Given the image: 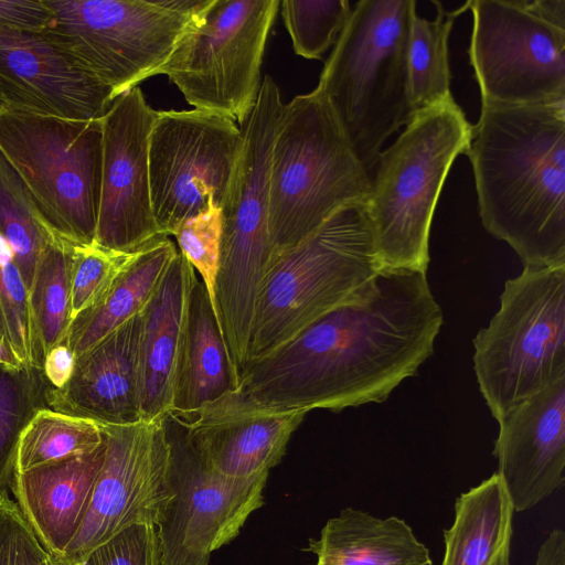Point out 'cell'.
Segmentation results:
<instances>
[{
	"label": "cell",
	"mask_w": 565,
	"mask_h": 565,
	"mask_svg": "<svg viewBox=\"0 0 565 565\" xmlns=\"http://www.w3.org/2000/svg\"><path fill=\"white\" fill-rule=\"evenodd\" d=\"M443 321L425 271L382 268L353 298L248 361L237 386L196 417L340 412L382 403L433 354Z\"/></svg>",
	"instance_id": "1"
},
{
	"label": "cell",
	"mask_w": 565,
	"mask_h": 565,
	"mask_svg": "<svg viewBox=\"0 0 565 565\" xmlns=\"http://www.w3.org/2000/svg\"><path fill=\"white\" fill-rule=\"evenodd\" d=\"M465 153L487 232L524 267L565 266V99L481 105Z\"/></svg>",
	"instance_id": "2"
},
{
	"label": "cell",
	"mask_w": 565,
	"mask_h": 565,
	"mask_svg": "<svg viewBox=\"0 0 565 565\" xmlns=\"http://www.w3.org/2000/svg\"><path fill=\"white\" fill-rule=\"evenodd\" d=\"M414 0H360L321 72L328 100L372 177L382 146L412 119L407 46Z\"/></svg>",
	"instance_id": "3"
},
{
	"label": "cell",
	"mask_w": 565,
	"mask_h": 565,
	"mask_svg": "<svg viewBox=\"0 0 565 565\" xmlns=\"http://www.w3.org/2000/svg\"><path fill=\"white\" fill-rule=\"evenodd\" d=\"M371 177L326 97L315 89L284 104L269 164L271 254L299 243L340 210L366 204Z\"/></svg>",
	"instance_id": "4"
},
{
	"label": "cell",
	"mask_w": 565,
	"mask_h": 565,
	"mask_svg": "<svg viewBox=\"0 0 565 565\" xmlns=\"http://www.w3.org/2000/svg\"><path fill=\"white\" fill-rule=\"evenodd\" d=\"M472 125L447 100L417 111L379 156L365 213L383 268L427 271L435 209L455 159L467 150Z\"/></svg>",
	"instance_id": "5"
},
{
	"label": "cell",
	"mask_w": 565,
	"mask_h": 565,
	"mask_svg": "<svg viewBox=\"0 0 565 565\" xmlns=\"http://www.w3.org/2000/svg\"><path fill=\"white\" fill-rule=\"evenodd\" d=\"M382 268L364 204L340 210L299 243L271 254L256 296L247 362L353 298Z\"/></svg>",
	"instance_id": "6"
},
{
	"label": "cell",
	"mask_w": 565,
	"mask_h": 565,
	"mask_svg": "<svg viewBox=\"0 0 565 565\" xmlns=\"http://www.w3.org/2000/svg\"><path fill=\"white\" fill-rule=\"evenodd\" d=\"M282 106L278 85L265 75L256 104L241 124L239 150L221 205L215 308L233 360L247 354L256 296L271 256L269 164Z\"/></svg>",
	"instance_id": "7"
},
{
	"label": "cell",
	"mask_w": 565,
	"mask_h": 565,
	"mask_svg": "<svg viewBox=\"0 0 565 565\" xmlns=\"http://www.w3.org/2000/svg\"><path fill=\"white\" fill-rule=\"evenodd\" d=\"M0 151L21 178L50 234L74 246L95 243L102 118L75 120L1 106Z\"/></svg>",
	"instance_id": "8"
},
{
	"label": "cell",
	"mask_w": 565,
	"mask_h": 565,
	"mask_svg": "<svg viewBox=\"0 0 565 565\" xmlns=\"http://www.w3.org/2000/svg\"><path fill=\"white\" fill-rule=\"evenodd\" d=\"M479 390L498 420L565 377V266L524 267L473 339Z\"/></svg>",
	"instance_id": "9"
},
{
	"label": "cell",
	"mask_w": 565,
	"mask_h": 565,
	"mask_svg": "<svg viewBox=\"0 0 565 565\" xmlns=\"http://www.w3.org/2000/svg\"><path fill=\"white\" fill-rule=\"evenodd\" d=\"M44 30L115 99L158 74L206 0H44Z\"/></svg>",
	"instance_id": "10"
},
{
	"label": "cell",
	"mask_w": 565,
	"mask_h": 565,
	"mask_svg": "<svg viewBox=\"0 0 565 565\" xmlns=\"http://www.w3.org/2000/svg\"><path fill=\"white\" fill-rule=\"evenodd\" d=\"M278 0H206L158 74L195 109L242 124L254 108ZM157 74V75H158Z\"/></svg>",
	"instance_id": "11"
},
{
	"label": "cell",
	"mask_w": 565,
	"mask_h": 565,
	"mask_svg": "<svg viewBox=\"0 0 565 565\" xmlns=\"http://www.w3.org/2000/svg\"><path fill=\"white\" fill-rule=\"evenodd\" d=\"M164 423L171 497L157 525L160 565H209L211 554L233 541L263 505L269 471L222 476L201 460L182 419L168 414Z\"/></svg>",
	"instance_id": "12"
},
{
	"label": "cell",
	"mask_w": 565,
	"mask_h": 565,
	"mask_svg": "<svg viewBox=\"0 0 565 565\" xmlns=\"http://www.w3.org/2000/svg\"><path fill=\"white\" fill-rule=\"evenodd\" d=\"M241 145L228 117L192 109L157 111L149 134L151 207L158 233L173 235L211 202L221 207Z\"/></svg>",
	"instance_id": "13"
},
{
	"label": "cell",
	"mask_w": 565,
	"mask_h": 565,
	"mask_svg": "<svg viewBox=\"0 0 565 565\" xmlns=\"http://www.w3.org/2000/svg\"><path fill=\"white\" fill-rule=\"evenodd\" d=\"M470 64L482 106L537 105L565 99V30L521 0H470Z\"/></svg>",
	"instance_id": "14"
},
{
	"label": "cell",
	"mask_w": 565,
	"mask_h": 565,
	"mask_svg": "<svg viewBox=\"0 0 565 565\" xmlns=\"http://www.w3.org/2000/svg\"><path fill=\"white\" fill-rule=\"evenodd\" d=\"M166 416L129 425L98 424L104 461L85 518L61 565L78 562L132 524L158 525L171 497Z\"/></svg>",
	"instance_id": "15"
},
{
	"label": "cell",
	"mask_w": 565,
	"mask_h": 565,
	"mask_svg": "<svg viewBox=\"0 0 565 565\" xmlns=\"http://www.w3.org/2000/svg\"><path fill=\"white\" fill-rule=\"evenodd\" d=\"M157 111L136 86L118 96L102 118L103 161L95 243L134 253L162 236L150 198L148 141Z\"/></svg>",
	"instance_id": "16"
},
{
	"label": "cell",
	"mask_w": 565,
	"mask_h": 565,
	"mask_svg": "<svg viewBox=\"0 0 565 565\" xmlns=\"http://www.w3.org/2000/svg\"><path fill=\"white\" fill-rule=\"evenodd\" d=\"M0 97L3 107L75 120L100 119L115 100L45 31L1 28Z\"/></svg>",
	"instance_id": "17"
},
{
	"label": "cell",
	"mask_w": 565,
	"mask_h": 565,
	"mask_svg": "<svg viewBox=\"0 0 565 565\" xmlns=\"http://www.w3.org/2000/svg\"><path fill=\"white\" fill-rule=\"evenodd\" d=\"M498 423L497 473L514 512H523L565 481V377L510 408Z\"/></svg>",
	"instance_id": "18"
},
{
	"label": "cell",
	"mask_w": 565,
	"mask_h": 565,
	"mask_svg": "<svg viewBox=\"0 0 565 565\" xmlns=\"http://www.w3.org/2000/svg\"><path fill=\"white\" fill-rule=\"evenodd\" d=\"M141 312L76 358L70 381L47 388L49 408L99 425L141 420Z\"/></svg>",
	"instance_id": "19"
},
{
	"label": "cell",
	"mask_w": 565,
	"mask_h": 565,
	"mask_svg": "<svg viewBox=\"0 0 565 565\" xmlns=\"http://www.w3.org/2000/svg\"><path fill=\"white\" fill-rule=\"evenodd\" d=\"M104 455L103 440L92 452L14 473L12 498L40 544L58 563L85 518Z\"/></svg>",
	"instance_id": "20"
},
{
	"label": "cell",
	"mask_w": 565,
	"mask_h": 565,
	"mask_svg": "<svg viewBox=\"0 0 565 565\" xmlns=\"http://www.w3.org/2000/svg\"><path fill=\"white\" fill-rule=\"evenodd\" d=\"M198 277L178 250L158 290L141 311V420L171 412L189 302Z\"/></svg>",
	"instance_id": "21"
},
{
	"label": "cell",
	"mask_w": 565,
	"mask_h": 565,
	"mask_svg": "<svg viewBox=\"0 0 565 565\" xmlns=\"http://www.w3.org/2000/svg\"><path fill=\"white\" fill-rule=\"evenodd\" d=\"M306 414L182 420L189 441L209 468L225 477L248 478L280 462Z\"/></svg>",
	"instance_id": "22"
},
{
	"label": "cell",
	"mask_w": 565,
	"mask_h": 565,
	"mask_svg": "<svg viewBox=\"0 0 565 565\" xmlns=\"http://www.w3.org/2000/svg\"><path fill=\"white\" fill-rule=\"evenodd\" d=\"M237 386L207 290L196 279L178 359L172 414L191 422L205 406Z\"/></svg>",
	"instance_id": "23"
},
{
	"label": "cell",
	"mask_w": 565,
	"mask_h": 565,
	"mask_svg": "<svg viewBox=\"0 0 565 565\" xmlns=\"http://www.w3.org/2000/svg\"><path fill=\"white\" fill-rule=\"evenodd\" d=\"M307 551L316 565H431L428 548L397 516L376 518L347 508L329 519Z\"/></svg>",
	"instance_id": "24"
},
{
	"label": "cell",
	"mask_w": 565,
	"mask_h": 565,
	"mask_svg": "<svg viewBox=\"0 0 565 565\" xmlns=\"http://www.w3.org/2000/svg\"><path fill=\"white\" fill-rule=\"evenodd\" d=\"M513 513L497 472L461 493L454 522L444 531L441 565H510Z\"/></svg>",
	"instance_id": "25"
},
{
	"label": "cell",
	"mask_w": 565,
	"mask_h": 565,
	"mask_svg": "<svg viewBox=\"0 0 565 565\" xmlns=\"http://www.w3.org/2000/svg\"><path fill=\"white\" fill-rule=\"evenodd\" d=\"M177 253L174 243L160 236L134 254L103 300L72 321L64 342L76 358L146 308Z\"/></svg>",
	"instance_id": "26"
},
{
	"label": "cell",
	"mask_w": 565,
	"mask_h": 565,
	"mask_svg": "<svg viewBox=\"0 0 565 565\" xmlns=\"http://www.w3.org/2000/svg\"><path fill=\"white\" fill-rule=\"evenodd\" d=\"M436 6V17L427 20L415 11L411 19L407 72L411 111L429 108L451 100L448 39L455 20L468 10V1L455 10H446L441 2Z\"/></svg>",
	"instance_id": "27"
},
{
	"label": "cell",
	"mask_w": 565,
	"mask_h": 565,
	"mask_svg": "<svg viewBox=\"0 0 565 565\" xmlns=\"http://www.w3.org/2000/svg\"><path fill=\"white\" fill-rule=\"evenodd\" d=\"M73 247L53 237L39 258L29 288V308L41 363L66 339L72 323L71 276Z\"/></svg>",
	"instance_id": "28"
},
{
	"label": "cell",
	"mask_w": 565,
	"mask_h": 565,
	"mask_svg": "<svg viewBox=\"0 0 565 565\" xmlns=\"http://www.w3.org/2000/svg\"><path fill=\"white\" fill-rule=\"evenodd\" d=\"M100 426L89 419L39 409L20 434L15 472L83 456L103 444Z\"/></svg>",
	"instance_id": "29"
},
{
	"label": "cell",
	"mask_w": 565,
	"mask_h": 565,
	"mask_svg": "<svg viewBox=\"0 0 565 565\" xmlns=\"http://www.w3.org/2000/svg\"><path fill=\"white\" fill-rule=\"evenodd\" d=\"M49 386L39 367L0 364V495L13 482L21 431L39 409L49 407Z\"/></svg>",
	"instance_id": "30"
},
{
	"label": "cell",
	"mask_w": 565,
	"mask_h": 565,
	"mask_svg": "<svg viewBox=\"0 0 565 565\" xmlns=\"http://www.w3.org/2000/svg\"><path fill=\"white\" fill-rule=\"evenodd\" d=\"M0 235L10 245L29 291L41 253L55 236L42 225L24 183L1 151Z\"/></svg>",
	"instance_id": "31"
},
{
	"label": "cell",
	"mask_w": 565,
	"mask_h": 565,
	"mask_svg": "<svg viewBox=\"0 0 565 565\" xmlns=\"http://www.w3.org/2000/svg\"><path fill=\"white\" fill-rule=\"evenodd\" d=\"M0 344L17 363L42 370L30 315L29 291L13 252L1 235Z\"/></svg>",
	"instance_id": "32"
},
{
	"label": "cell",
	"mask_w": 565,
	"mask_h": 565,
	"mask_svg": "<svg viewBox=\"0 0 565 565\" xmlns=\"http://www.w3.org/2000/svg\"><path fill=\"white\" fill-rule=\"evenodd\" d=\"M280 10L297 55L321 60L347 25L352 9L348 0H284Z\"/></svg>",
	"instance_id": "33"
},
{
	"label": "cell",
	"mask_w": 565,
	"mask_h": 565,
	"mask_svg": "<svg viewBox=\"0 0 565 565\" xmlns=\"http://www.w3.org/2000/svg\"><path fill=\"white\" fill-rule=\"evenodd\" d=\"M135 253L106 249L96 243L73 247L72 321L77 316L94 309L103 300Z\"/></svg>",
	"instance_id": "34"
},
{
	"label": "cell",
	"mask_w": 565,
	"mask_h": 565,
	"mask_svg": "<svg viewBox=\"0 0 565 565\" xmlns=\"http://www.w3.org/2000/svg\"><path fill=\"white\" fill-rule=\"evenodd\" d=\"M221 235V207L214 202H211L202 213L184 221L173 234L179 252L194 270L199 271L216 318L215 282L220 263Z\"/></svg>",
	"instance_id": "35"
},
{
	"label": "cell",
	"mask_w": 565,
	"mask_h": 565,
	"mask_svg": "<svg viewBox=\"0 0 565 565\" xmlns=\"http://www.w3.org/2000/svg\"><path fill=\"white\" fill-rule=\"evenodd\" d=\"M72 565H160L157 529L132 524Z\"/></svg>",
	"instance_id": "36"
},
{
	"label": "cell",
	"mask_w": 565,
	"mask_h": 565,
	"mask_svg": "<svg viewBox=\"0 0 565 565\" xmlns=\"http://www.w3.org/2000/svg\"><path fill=\"white\" fill-rule=\"evenodd\" d=\"M52 20L44 0H0V28L14 31L41 32Z\"/></svg>",
	"instance_id": "37"
},
{
	"label": "cell",
	"mask_w": 565,
	"mask_h": 565,
	"mask_svg": "<svg viewBox=\"0 0 565 565\" xmlns=\"http://www.w3.org/2000/svg\"><path fill=\"white\" fill-rule=\"evenodd\" d=\"M10 565H61L40 544L23 519L14 534Z\"/></svg>",
	"instance_id": "38"
},
{
	"label": "cell",
	"mask_w": 565,
	"mask_h": 565,
	"mask_svg": "<svg viewBox=\"0 0 565 565\" xmlns=\"http://www.w3.org/2000/svg\"><path fill=\"white\" fill-rule=\"evenodd\" d=\"M76 356L63 341L53 347L44 356L42 372L53 388L63 387L72 377Z\"/></svg>",
	"instance_id": "39"
},
{
	"label": "cell",
	"mask_w": 565,
	"mask_h": 565,
	"mask_svg": "<svg viewBox=\"0 0 565 565\" xmlns=\"http://www.w3.org/2000/svg\"><path fill=\"white\" fill-rule=\"evenodd\" d=\"M23 516L9 493L0 495V565H10L14 534Z\"/></svg>",
	"instance_id": "40"
},
{
	"label": "cell",
	"mask_w": 565,
	"mask_h": 565,
	"mask_svg": "<svg viewBox=\"0 0 565 565\" xmlns=\"http://www.w3.org/2000/svg\"><path fill=\"white\" fill-rule=\"evenodd\" d=\"M535 565H565V532L553 529L541 544Z\"/></svg>",
	"instance_id": "41"
},
{
	"label": "cell",
	"mask_w": 565,
	"mask_h": 565,
	"mask_svg": "<svg viewBox=\"0 0 565 565\" xmlns=\"http://www.w3.org/2000/svg\"><path fill=\"white\" fill-rule=\"evenodd\" d=\"M521 2L540 19L565 30V0H521Z\"/></svg>",
	"instance_id": "42"
},
{
	"label": "cell",
	"mask_w": 565,
	"mask_h": 565,
	"mask_svg": "<svg viewBox=\"0 0 565 565\" xmlns=\"http://www.w3.org/2000/svg\"><path fill=\"white\" fill-rule=\"evenodd\" d=\"M0 364H13V365H21L13 361L8 353L4 351V349L0 344Z\"/></svg>",
	"instance_id": "43"
},
{
	"label": "cell",
	"mask_w": 565,
	"mask_h": 565,
	"mask_svg": "<svg viewBox=\"0 0 565 565\" xmlns=\"http://www.w3.org/2000/svg\"><path fill=\"white\" fill-rule=\"evenodd\" d=\"M1 106H3V103H2L1 97H0V107H1Z\"/></svg>",
	"instance_id": "44"
}]
</instances>
